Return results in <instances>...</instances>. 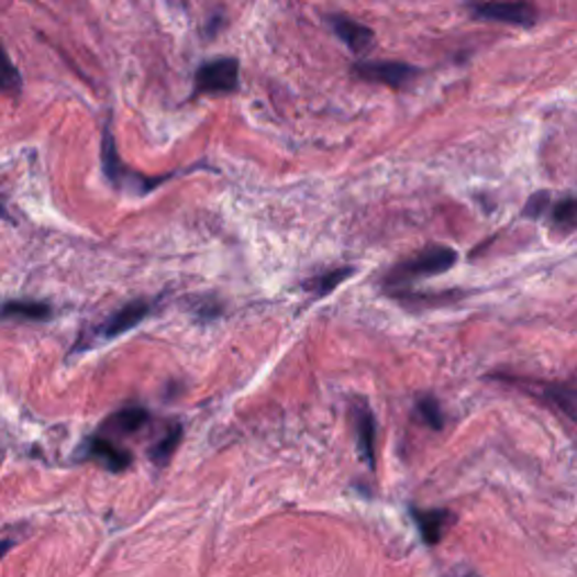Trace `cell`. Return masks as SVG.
Returning <instances> with one entry per match:
<instances>
[{
  "mask_svg": "<svg viewBox=\"0 0 577 577\" xmlns=\"http://www.w3.org/2000/svg\"><path fill=\"white\" fill-rule=\"evenodd\" d=\"M156 312V302L147 300V298H138V300H131L126 304H122L120 309L104 319L98 325H91L88 330H84L77 339V343L70 347V354H84L91 347L113 341L126 332H131L133 328H138L143 321H147L152 314Z\"/></svg>",
  "mask_w": 577,
  "mask_h": 577,
  "instance_id": "obj_1",
  "label": "cell"
},
{
  "mask_svg": "<svg viewBox=\"0 0 577 577\" xmlns=\"http://www.w3.org/2000/svg\"><path fill=\"white\" fill-rule=\"evenodd\" d=\"M456 262H458V253L452 246L433 244V246H426V248L418 251L415 255L402 259L399 264H395L392 271L386 276V285L404 289L407 285H411L420 278L447 274L450 269H454Z\"/></svg>",
  "mask_w": 577,
  "mask_h": 577,
  "instance_id": "obj_2",
  "label": "cell"
},
{
  "mask_svg": "<svg viewBox=\"0 0 577 577\" xmlns=\"http://www.w3.org/2000/svg\"><path fill=\"white\" fill-rule=\"evenodd\" d=\"M102 169H104L107 181L113 188H118L122 192H129V195H138V197L149 195L152 190H156L160 184H165L167 179H171V176H174V174H169V176H154V179H149V176L131 171L120 160V154H118V147H115V136H113V126H111V118L107 120L104 131H102Z\"/></svg>",
  "mask_w": 577,
  "mask_h": 577,
  "instance_id": "obj_3",
  "label": "cell"
},
{
  "mask_svg": "<svg viewBox=\"0 0 577 577\" xmlns=\"http://www.w3.org/2000/svg\"><path fill=\"white\" fill-rule=\"evenodd\" d=\"M240 88V62L221 57L206 62L195 73V96H233Z\"/></svg>",
  "mask_w": 577,
  "mask_h": 577,
  "instance_id": "obj_4",
  "label": "cell"
},
{
  "mask_svg": "<svg viewBox=\"0 0 577 577\" xmlns=\"http://www.w3.org/2000/svg\"><path fill=\"white\" fill-rule=\"evenodd\" d=\"M77 458L79 461H96L104 469H109L111 474H122L133 465V454L126 447L118 445L111 435H107L102 431L93 433L91 437H86L81 442Z\"/></svg>",
  "mask_w": 577,
  "mask_h": 577,
  "instance_id": "obj_5",
  "label": "cell"
},
{
  "mask_svg": "<svg viewBox=\"0 0 577 577\" xmlns=\"http://www.w3.org/2000/svg\"><path fill=\"white\" fill-rule=\"evenodd\" d=\"M471 14L480 21L508 23L517 27H532L537 23V10L525 0H490V3H471Z\"/></svg>",
  "mask_w": 577,
  "mask_h": 577,
  "instance_id": "obj_6",
  "label": "cell"
},
{
  "mask_svg": "<svg viewBox=\"0 0 577 577\" xmlns=\"http://www.w3.org/2000/svg\"><path fill=\"white\" fill-rule=\"evenodd\" d=\"M352 73L364 81L384 84L390 88H404L415 77H420V68H413L409 64H399V62H359L352 66Z\"/></svg>",
  "mask_w": 577,
  "mask_h": 577,
  "instance_id": "obj_7",
  "label": "cell"
},
{
  "mask_svg": "<svg viewBox=\"0 0 577 577\" xmlns=\"http://www.w3.org/2000/svg\"><path fill=\"white\" fill-rule=\"evenodd\" d=\"M349 418L354 424V437H357V452L362 461L370 467H375L377 456V420L368 404L357 402L349 409Z\"/></svg>",
  "mask_w": 577,
  "mask_h": 577,
  "instance_id": "obj_8",
  "label": "cell"
},
{
  "mask_svg": "<svg viewBox=\"0 0 577 577\" xmlns=\"http://www.w3.org/2000/svg\"><path fill=\"white\" fill-rule=\"evenodd\" d=\"M328 23H330L332 32L345 43V46L354 55H366L373 48L375 32L370 27H366L364 23L347 19V16H328Z\"/></svg>",
  "mask_w": 577,
  "mask_h": 577,
  "instance_id": "obj_9",
  "label": "cell"
},
{
  "mask_svg": "<svg viewBox=\"0 0 577 577\" xmlns=\"http://www.w3.org/2000/svg\"><path fill=\"white\" fill-rule=\"evenodd\" d=\"M532 392H535L542 402L559 411L564 418L577 424V388L575 386H564V384H530Z\"/></svg>",
  "mask_w": 577,
  "mask_h": 577,
  "instance_id": "obj_10",
  "label": "cell"
},
{
  "mask_svg": "<svg viewBox=\"0 0 577 577\" xmlns=\"http://www.w3.org/2000/svg\"><path fill=\"white\" fill-rule=\"evenodd\" d=\"M152 422V413L147 407H138V404H133V407H122L120 411L111 413L100 431L102 433H118V435H133V433H138L143 431L147 424Z\"/></svg>",
  "mask_w": 577,
  "mask_h": 577,
  "instance_id": "obj_11",
  "label": "cell"
},
{
  "mask_svg": "<svg viewBox=\"0 0 577 577\" xmlns=\"http://www.w3.org/2000/svg\"><path fill=\"white\" fill-rule=\"evenodd\" d=\"M413 521L420 530L422 540L429 546H435L442 542V537L447 535L450 525L454 523V514L450 510H420V508H411Z\"/></svg>",
  "mask_w": 577,
  "mask_h": 577,
  "instance_id": "obj_12",
  "label": "cell"
},
{
  "mask_svg": "<svg viewBox=\"0 0 577 577\" xmlns=\"http://www.w3.org/2000/svg\"><path fill=\"white\" fill-rule=\"evenodd\" d=\"M0 319L46 323L53 319V304L38 300H8L3 307H0Z\"/></svg>",
  "mask_w": 577,
  "mask_h": 577,
  "instance_id": "obj_13",
  "label": "cell"
},
{
  "mask_svg": "<svg viewBox=\"0 0 577 577\" xmlns=\"http://www.w3.org/2000/svg\"><path fill=\"white\" fill-rule=\"evenodd\" d=\"M181 440H184V424L176 422V420L169 422L167 429L163 431V435L149 447V461L156 467H165L171 461V456L176 454V450H179Z\"/></svg>",
  "mask_w": 577,
  "mask_h": 577,
  "instance_id": "obj_14",
  "label": "cell"
},
{
  "mask_svg": "<svg viewBox=\"0 0 577 577\" xmlns=\"http://www.w3.org/2000/svg\"><path fill=\"white\" fill-rule=\"evenodd\" d=\"M352 274H354L352 266H336V269H330V271H323V274H319V276L307 278V280L302 282V289L309 291L312 296H317V298H325V296H330L336 287H341Z\"/></svg>",
  "mask_w": 577,
  "mask_h": 577,
  "instance_id": "obj_15",
  "label": "cell"
},
{
  "mask_svg": "<svg viewBox=\"0 0 577 577\" xmlns=\"http://www.w3.org/2000/svg\"><path fill=\"white\" fill-rule=\"evenodd\" d=\"M548 217H551V226L555 231H562V233L575 231L577 229V199L566 197L562 201L551 203Z\"/></svg>",
  "mask_w": 577,
  "mask_h": 577,
  "instance_id": "obj_16",
  "label": "cell"
},
{
  "mask_svg": "<svg viewBox=\"0 0 577 577\" xmlns=\"http://www.w3.org/2000/svg\"><path fill=\"white\" fill-rule=\"evenodd\" d=\"M0 91L8 96H19L23 91V75L8 55L3 43H0Z\"/></svg>",
  "mask_w": 577,
  "mask_h": 577,
  "instance_id": "obj_17",
  "label": "cell"
},
{
  "mask_svg": "<svg viewBox=\"0 0 577 577\" xmlns=\"http://www.w3.org/2000/svg\"><path fill=\"white\" fill-rule=\"evenodd\" d=\"M418 415L422 418V422L435 431H440L442 426H445V415H442V409L437 404L435 397H420L418 399V407H415Z\"/></svg>",
  "mask_w": 577,
  "mask_h": 577,
  "instance_id": "obj_18",
  "label": "cell"
},
{
  "mask_svg": "<svg viewBox=\"0 0 577 577\" xmlns=\"http://www.w3.org/2000/svg\"><path fill=\"white\" fill-rule=\"evenodd\" d=\"M548 208H551V197L546 192H540L535 197H530V201L525 203L523 214L532 217V219H540L544 212H548Z\"/></svg>",
  "mask_w": 577,
  "mask_h": 577,
  "instance_id": "obj_19",
  "label": "cell"
},
{
  "mask_svg": "<svg viewBox=\"0 0 577 577\" xmlns=\"http://www.w3.org/2000/svg\"><path fill=\"white\" fill-rule=\"evenodd\" d=\"M192 314L199 319H217L221 314V304L214 298H199L192 307Z\"/></svg>",
  "mask_w": 577,
  "mask_h": 577,
  "instance_id": "obj_20",
  "label": "cell"
},
{
  "mask_svg": "<svg viewBox=\"0 0 577 577\" xmlns=\"http://www.w3.org/2000/svg\"><path fill=\"white\" fill-rule=\"evenodd\" d=\"M14 546H16V540H3V542H0V559H3Z\"/></svg>",
  "mask_w": 577,
  "mask_h": 577,
  "instance_id": "obj_21",
  "label": "cell"
}]
</instances>
